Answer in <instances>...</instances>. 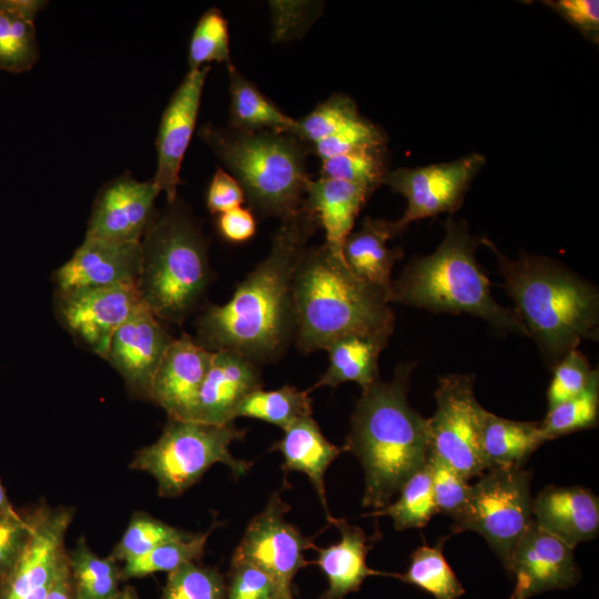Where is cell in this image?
Listing matches in <instances>:
<instances>
[{"label":"cell","instance_id":"1","mask_svg":"<svg viewBox=\"0 0 599 599\" xmlns=\"http://www.w3.org/2000/svg\"><path fill=\"white\" fill-rule=\"evenodd\" d=\"M318 229L304 203L282 219L266 257L225 304H211L200 315L195 341L209 351H234L255 364L278 358L295 337V276Z\"/></svg>","mask_w":599,"mask_h":599},{"label":"cell","instance_id":"2","mask_svg":"<svg viewBox=\"0 0 599 599\" xmlns=\"http://www.w3.org/2000/svg\"><path fill=\"white\" fill-rule=\"evenodd\" d=\"M415 363L399 364L392 380L362 390L343 451L352 453L365 475L363 506H387L405 481L426 464V419L408 403Z\"/></svg>","mask_w":599,"mask_h":599},{"label":"cell","instance_id":"3","mask_svg":"<svg viewBox=\"0 0 599 599\" xmlns=\"http://www.w3.org/2000/svg\"><path fill=\"white\" fill-rule=\"evenodd\" d=\"M502 286L528 336L554 367L582 339L597 341L599 292L597 287L557 261L526 252L511 260L487 237Z\"/></svg>","mask_w":599,"mask_h":599},{"label":"cell","instance_id":"4","mask_svg":"<svg viewBox=\"0 0 599 599\" xmlns=\"http://www.w3.org/2000/svg\"><path fill=\"white\" fill-rule=\"evenodd\" d=\"M389 304L380 290L358 278L324 244L311 246L294 283L297 348L309 354L349 335L389 339L395 326Z\"/></svg>","mask_w":599,"mask_h":599},{"label":"cell","instance_id":"5","mask_svg":"<svg viewBox=\"0 0 599 599\" xmlns=\"http://www.w3.org/2000/svg\"><path fill=\"white\" fill-rule=\"evenodd\" d=\"M436 251L414 256L393 281L390 303L436 313L470 314L501 332L528 336L514 308L493 296L490 281L476 258L483 237L469 232L464 220L449 217Z\"/></svg>","mask_w":599,"mask_h":599},{"label":"cell","instance_id":"6","mask_svg":"<svg viewBox=\"0 0 599 599\" xmlns=\"http://www.w3.org/2000/svg\"><path fill=\"white\" fill-rule=\"evenodd\" d=\"M141 247L138 288L144 306L161 322L181 325L212 282L205 235L176 199L154 213Z\"/></svg>","mask_w":599,"mask_h":599},{"label":"cell","instance_id":"7","mask_svg":"<svg viewBox=\"0 0 599 599\" xmlns=\"http://www.w3.org/2000/svg\"><path fill=\"white\" fill-rule=\"evenodd\" d=\"M199 136L240 183L254 211L282 220L301 207L311 180L308 144L287 132H245L213 123L203 124Z\"/></svg>","mask_w":599,"mask_h":599},{"label":"cell","instance_id":"8","mask_svg":"<svg viewBox=\"0 0 599 599\" xmlns=\"http://www.w3.org/2000/svg\"><path fill=\"white\" fill-rule=\"evenodd\" d=\"M245 434L234 422L211 425L169 418L160 437L136 450L129 467L151 475L161 497H177L215 464L226 465L235 476L246 474L252 463L235 458L230 448Z\"/></svg>","mask_w":599,"mask_h":599},{"label":"cell","instance_id":"9","mask_svg":"<svg viewBox=\"0 0 599 599\" xmlns=\"http://www.w3.org/2000/svg\"><path fill=\"white\" fill-rule=\"evenodd\" d=\"M478 477L451 529L483 536L505 567L532 520V473L524 466L499 467Z\"/></svg>","mask_w":599,"mask_h":599},{"label":"cell","instance_id":"10","mask_svg":"<svg viewBox=\"0 0 599 599\" xmlns=\"http://www.w3.org/2000/svg\"><path fill=\"white\" fill-rule=\"evenodd\" d=\"M435 399V413L426 419L428 454L468 480L480 476L487 470L480 441L485 408L475 397L474 376H441Z\"/></svg>","mask_w":599,"mask_h":599},{"label":"cell","instance_id":"11","mask_svg":"<svg viewBox=\"0 0 599 599\" xmlns=\"http://www.w3.org/2000/svg\"><path fill=\"white\" fill-rule=\"evenodd\" d=\"M485 163L483 154L471 153L451 162L388 171L384 184L407 201L397 220L402 229L422 219L456 212Z\"/></svg>","mask_w":599,"mask_h":599},{"label":"cell","instance_id":"12","mask_svg":"<svg viewBox=\"0 0 599 599\" xmlns=\"http://www.w3.org/2000/svg\"><path fill=\"white\" fill-rule=\"evenodd\" d=\"M143 305L136 283L55 293L61 324L103 359L115 331Z\"/></svg>","mask_w":599,"mask_h":599},{"label":"cell","instance_id":"13","mask_svg":"<svg viewBox=\"0 0 599 599\" xmlns=\"http://www.w3.org/2000/svg\"><path fill=\"white\" fill-rule=\"evenodd\" d=\"M290 506L276 493L250 521L232 557L268 573L284 590H291L294 576L307 561L304 552L314 548L311 539L285 519Z\"/></svg>","mask_w":599,"mask_h":599},{"label":"cell","instance_id":"14","mask_svg":"<svg viewBox=\"0 0 599 599\" xmlns=\"http://www.w3.org/2000/svg\"><path fill=\"white\" fill-rule=\"evenodd\" d=\"M75 509L71 506H34L31 539L14 568L0 580V599H45L61 558Z\"/></svg>","mask_w":599,"mask_h":599},{"label":"cell","instance_id":"15","mask_svg":"<svg viewBox=\"0 0 599 599\" xmlns=\"http://www.w3.org/2000/svg\"><path fill=\"white\" fill-rule=\"evenodd\" d=\"M173 339L144 305L115 331L105 361L121 375L130 396L150 402L153 380Z\"/></svg>","mask_w":599,"mask_h":599},{"label":"cell","instance_id":"16","mask_svg":"<svg viewBox=\"0 0 599 599\" xmlns=\"http://www.w3.org/2000/svg\"><path fill=\"white\" fill-rule=\"evenodd\" d=\"M505 569L515 578V599L567 589L576 586L581 577L573 548L544 530L534 519L512 550Z\"/></svg>","mask_w":599,"mask_h":599},{"label":"cell","instance_id":"17","mask_svg":"<svg viewBox=\"0 0 599 599\" xmlns=\"http://www.w3.org/2000/svg\"><path fill=\"white\" fill-rule=\"evenodd\" d=\"M161 190L153 179L139 181L124 173L98 193L85 236L114 242H141Z\"/></svg>","mask_w":599,"mask_h":599},{"label":"cell","instance_id":"18","mask_svg":"<svg viewBox=\"0 0 599 599\" xmlns=\"http://www.w3.org/2000/svg\"><path fill=\"white\" fill-rule=\"evenodd\" d=\"M210 70V67L189 69L161 118L156 138L158 164L153 180L161 192L165 193L167 203L177 199L180 169L195 128Z\"/></svg>","mask_w":599,"mask_h":599},{"label":"cell","instance_id":"19","mask_svg":"<svg viewBox=\"0 0 599 599\" xmlns=\"http://www.w3.org/2000/svg\"><path fill=\"white\" fill-rule=\"evenodd\" d=\"M141 242H114L85 236L53 274L55 293L136 283L141 272Z\"/></svg>","mask_w":599,"mask_h":599},{"label":"cell","instance_id":"20","mask_svg":"<svg viewBox=\"0 0 599 599\" xmlns=\"http://www.w3.org/2000/svg\"><path fill=\"white\" fill-rule=\"evenodd\" d=\"M212 355L213 351L186 333L174 338L153 380L150 402L162 407L171 419L193 420Z\"/></svg>","mask_w":599,"mask_h":599},{"label":"cell","instance_id":"21","mask_svg":"<svg viewBox=\"0 0 599 599\" xmlns=\"http://www.w3.org/2000/svg\"><path fill=\"white\" fill-rule=\"evenodd\" d=\"M262 386L261 372L254 362L231 349L213 351L196 398L193 422L233 423L242 400Z\"/></svg>","mask_w":599,"mask_h":599},{"label":"cell","instance_id":"22","mask_svg":"<svg viewBox=\"0 0 599 599\" xmlns=\"http://www.w3.org/2000/svg\"><path fill=\"white\" fill-rule=\"evenodd\" d=\"M531 511L539 527L573 549L599 531V500L587 488L547 486L532 498Z\"/></svg>","mask_w":599,"mask_h":599},{"label":"cell","instance_id":"23","mask_svg":"<svg viewBox=\"0 0 599 599\" xmlns=\"http://www.w3.org/2000/svg\"><path fill=\"white\" fill-rule=\"evenodd\" d=\"M403 232L397 220L365 216L343 246V258L349 271L380 290L389 302L393 267L403 257L404 251L400 246L389 247L388 242Z\"/></svg>","mask_w":599,"mask_h":599},{"label":"cell","instance_id":"24","mask_svg":"<svg viewBox=\"0 0 599 599\" xmlns=\"http://www.w3.org/2000/svg\"><path fill=\"white\" fill-rule=\"evenodd\" d=\"M373 193L359 185L318 177L309 180L303 203L315 214L324 230V245L343 260V246L355 221Z\"/></svg>","mask_w":599,"mask_h":599},{"label":"cell","instance_id":"25","mask_svg":"<svg viewBox=\"0 0 599 599\" xmlns=\"http://www.w3.org/2000/svg\"><path fill=\"white\" fill-rule=\"evenodd\" d=\"M271 450L283 457V469L305 474L323 505L328 522L332 517L327 507L324 477L328 466L338 457L343 448L332 444L322 433L312 416L296 419L287 428Z\"/></svg>","mask_w":599,"mask_h":599},{"label":"cell","instance_id":"26","mask_svg":"<svg viewBox=\"0 0 599 599\" xmlns=\"http://www.w3.org/2000/svg\"><path fill=\"white\" fill-rule=\"evenodd\" d=\"M333 525L341 532L339 541L323 548L315 547L316 564L328 582L325 599H342L357 591L364 580L370 576H397V573L372 569L366 564V556L372 546L359 527L337 518Z\"/></svg>","mask_w":599,"mask_h":599},{"label":"cell","instance_id":"27","mask_svg":"<svg viewBox=\"0 0 599 599\" xmlns=\"http://www.w3.org/2000/svg\"><path fill=\"white\" fill-rule=\"evenodd\" d=\"M481 451L487 469L521 467L548 439L540 422H518L484 410Z\"/></svg>","mask_w":599,"mask_h":599},{"label":"cell","instance_id":"28","mask_svg":"<svg viewBox=\"0 0 599 599\" xmlns=\"http://www.w3.org/2000/svg\"><path fill=\"white\" fill-rule=\"evenodd\" d=\"M389 339L375 336L349 335L333 342L328 352V366L312 389L336 388L343 383L353 382L362 390L379 379L378 361Z\"/></svg>","mask_w":599,"mask_h":599},{"label":"cell","instance_id":"29","mask_svg":"<svg viewBox=\"0 0 599 599\" xmlns=\"http://www.w3.org/2000/svg\"><path fill=\"white\" fill-rule=\"evenodd\" d=\"M45 1L0 0V69L20 73L39 59L34 19Z\"/></svg>","mask_w":599,"mask_h":599},{"label":"cell","instance_id":"30","mask_svg":"<svg viewBox=\"0 0 599 599\" xmlns=\"http://www.w3.org/2000/svg\"><path fill=\"white\" fill-rule=\"evenodd\" d=\"M230 108L227 128L245 132H287L294 119L285 114L231 62L227 64Z\"/></svg>","mask_w":599,"mask_h":599},{"label":"cell","instance_id":"31","mask_svg":"<svg viewBox=\"0 0 599 599\" xmlns=\"http://www.w3.org/2000/svg\"><path fill=\"white\" fill-rule=\"evenodd\" d=\"M75 599H113L121 590V567L113 558H102L80 537L68 551Z\"/></svg>","mask_w":599,"mask_h":599},{"label":"cell","instance_id":"32","mask_svg":"<svg viewBox=\"0 0 599 599\" xmlns=\"http://www.w3.org/2000/svg\"><path fill=\"white\" fill-rule=\"evenodd\" d=\"M307 416H312L309 390L292 385L272 390L258 388L242 400L235 413V418L260 419L283 430L296 419Z\"/></svg>","mask_w":599,"mask_h":599},{"label":"cell","instance_id":"33","mask_svg":"<svg viewBox=\"0 0 599 599\" xmlns=\"http://www.w3.org/2000/svg\"><path fill=\"white\" fill-rule=\"evenodd\" d=\"M396 578L432 595L435 599H458L465 588L443 554V540L437 546L423 545L413 551L407 570Z\"/></svg>","mask_w":599,"mask_h":599},{"label":"cell","instance_id":"34","mask_svg":"<svg viewBox=\"0 0 599 599\" xmlns=\"http://www.w3.org/2000/svg\"><path fill=\"white\" fill-rule=\"evenodd\" d=\"M388 171L386 145L370 146L322 161L319 177L359 185L374 193L384 184Z\"/></svg>","mask_w":599,"mask_h":599},{"label":"cell","instance_id":"35","mask_svg":"<svg viewBox=\"0 0 599 599\" xmlns=\"http://www.w3.org/2000/svg\"><path fill=\"white\" fill-rule=\"evenodd\" d=\"M438 514L426 464L414 473L402 486L398 497L373 516H388L397 530L425 527Z\"/></svg>","mask_w":599,"mask_h":599},{"label":"cell","instance_id":"36","mask_svg":"<svg viewBox=\"0 0 599 599\" xmlns=\"http://www.w3.org/2000/svg\"><path fill=\"white\" fill-rule=\"evenodd\" d=\"M192 532L179 529L144 511H134L110 557L118 562L136 559L160 545L187 539Z\"/></svg>","mask_w":599,"mask_h":599},{"label":"cell","instance_id":"37","mask_svg":"<svg viewBox=\"0 0 599 599\" xmlns=\"http://www.w3.org/2000/svg\"><path fill=\"white\" fill-rule=\"evenodd\" d=\"M213 527L205 532L193 534L187 539L169 541L148 554L123 562L121 579L142 578L154 572H171L180 566L197 561L204 554L205 545Z\"/></svg>","mask_w":599,"mask_h":599},{"label":"cell","instance_id":"38","mask_svg":"<svg viewBox=\"0 0 599 599\" xmlns=\"http://www.w3.org/2000/svg\"><path fill=\"white\" fill-rule=\"evenodd\" d=\"M599 418V374L579 395L548 407L540 427L549 440L595 428Z\"/></svg>","mask_w":599,"mask_h":599},{"label":"cell","instance_id":"39","mask_svg":"<svg viewBox=\"0 0 599 599\" xmlns=\"http://www.w3.org/2000/svg\"><path fill=\"white\" fill-rule=\"evenodd\" d=\"M361 116L357 104L351 97L335 93L305 116L294 119L287 133L312 145Z\"/></svg>","mask_w":599,"mask_h":599},{"label":"cell","instance_id":"40","mask_svg":"<svg viewBox=\"0 0 599 599\" xmlns=\"http://www.w3.org/2000/svg\"><path fill=\"white\" fill-rule=\"evenodd\" d=\"M190 69L210 63H231L229 22L217 8H210L199 19L189 44Z\"/></svg>","mask_w":599,"mask_h":599},{"label":"cell","instance_id":"41","mask_svg":"<svg viewBox=\"0 0 599 599\" xmlns=\"http://www.w3.org/2000/svg\"><path fill=\"white\" fill-rule=\"evenodd\" d=\"M161 599H226V582L216 568L190 561L169 572Z\"/></svg>","mask_w":599,"mask_h":599},{"label":"cell","instance_id":"42","mask_svg":"<svg viewBox=\"0 0 599 599\" xmlns=\"http://www.w3.org/2000/svg\"><path fill=\"white\" fill-rule=\"evenodd\" d=\"M272 41L286 42L303 37L323 12L324 3L307 0L268 1Z\"/></svg>","mask_w":599,"mask_h":599},{"label":"cell","instance_id":"43","mask_svg":"<svg viewBox=\"0 0 599 599\" xmlns=\"http://www.w3.org/2000/svg\"><path fill=\"white\" fill-rule=\"evenodd\" d=\"M387 135L382 128L361 116L345 125L334 134L309 145L311 153L322 161L355 150L384 146Z\"/></svg>","mask_w":599,"mask_h":599},{"label":"cell","instance_id":"44","mask_svg":"<svg viewBox=\"0 0 599 599\" xmlns=\"http://www.w3.org/2000/svg\"><path fill=\"white\" fill-rule=\"evenodd\" d=\"M598 374L579 349L569 351L552 367V378L547 389L548 407L581 394Z\"/></svg>","mask_w":599,"mask_h":599},{"label":"cell","instance_id":"45","mask_svg":"<svg viewBox=\"0 0 599 599\" xmlns=\"http://www.w3.org/2000/svg\"><path fill=\"white\" fill-rule=\"evenodd\" d=\"M426 467L430 476L432 491L438 514L455 520L468 498L470 485L447 464L433 455H427Z\"/></svg>","mask_w":599,"mask_h":599},{"label":"cell","instance_id":"46","mask_svg":"<svg viewBox=\"0 0 599 599\" xmlns=\"http://www.w3.org/2000/svg\"><path fill=\"white\" fill-rule=\"evenodd\" d=\"M34 506L0 512V580L20 560L33 531Z\"/></svg>","mask_w":599,"mask_h":599},{"label":"cell","instance_id":"47","mask_svg":"<svg viewBox=\"0 0 599 599\" xmlns=\"http://www.w3.org/2000/svg\"><path fill=\"white\" fill-rule=\"evenodd\" d=\"M226 582V599H274L284 590L268 573L258 567L233 561Z\"/></svg>","mask_w":599,"mask_h":599},{"label":"cell","instance_id":"48","mask_svg":"<svg viewBox=\"0 0 599 599\" xmlns=\"http://www.w3.org/2000/svg\"><path fill=\"white\" fill-rule=\"evenodd\" d=\"M544 3L575 27L585 39L599 41V2L597 0H547Z\"/></svg>","mask_w":599,"mask_h":599},{"label":"cell","instance_id":"49","mask_svg":"<svg viewBox=\"0 0 599 599\" xmlns=\"http://www.w3.org/2000/svg\"><path fill=\"white\" fill-rule=\"evenodd\" d=\"M245 201L242 186L223 167L217 166L206 193V206L210 213L220 215L240 207Z\"/></svg>","mask_w":599,"mask_h":599},{"label":"cell","instance_id":"50","mask_svg":"<svg viewBox=\"0 0 599 599\" xmlns=\"http://www.w3.org/2000/svg\"><path fill=\"white\" fill-rule=\"evenodd\" d=\"M216 230L226 242L240 244L255 235L257 223L250 209L240 206L217 215Z\"/></svg>","mask_w":599,"mask_h":599},{"label":"cell","instance_id":"51","mask_svg":"<svg viewBox=\"0 0 599 599\" xmlns=\"http://www.w3.org/2000/svg\"><path fill=\"white\" fill-rule=\"evenodd\" d=\"M45 599H75L68 562V550L60 560Z\"/></svg>","mask_w":599,"mask_h":599},{"label":"cell","instance_id":"52","mask_svg":"<svg viewBox=\"0 0 599 599\" xmlns=\"http://www.w3.org/2000/svg\"><path fill=\"white\" fill-rule=\"evenodd\" d=\"M14 507L8 498L7 491L0 479V512L13 510Z\"/></svg>","mask_w":599,"mask_h":599},{"label":"cell","instance_id":"53","mask_svg":"<svg viewBox=\"0 0 599 599\" xmlns=\"http://www.w3.org/2000/svg\"><path fill=\"white\" fill-rule=\"evenodd\" d=\"M113 599H139L135 590L132 587H124Z\"/></svg>","mask_w":599,"mask_h":599},{"label":"cell","instance_id":"54","mask_svg":"<svg viewBox=\"0 0 599 599\" xmlns=\"http://www.w3.org/2000/svg\"><path fill=\"white\" fill-rule=\"evenodd\" d=\"M274 599H294L292 592H284L275 597Z\"/></svg>","mask_w":599,"mask_h":599},{"label":"cell","instance_id":"55","mask_svg":"<svg viewBox=\"0 0 599 599\" xmlns=\"http://www.w3.org/2000/svg\"><path fill=\"white\" fill-rule=\"evenodd\" d=\"M508 599H515L514 596H512V593L510 595V597H509Z\"/></svg>","mask_w":599,"mask_h":599}]
</instances>
